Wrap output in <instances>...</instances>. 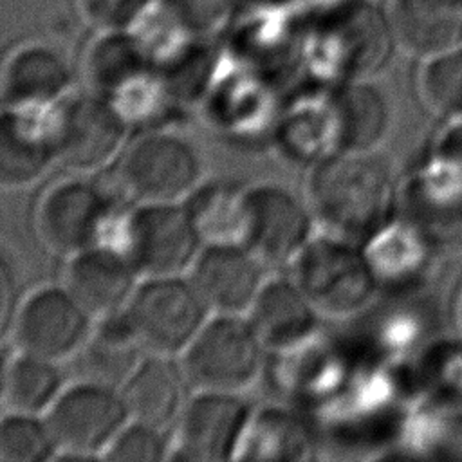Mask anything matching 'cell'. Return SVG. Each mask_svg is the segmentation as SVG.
Instances as JSON below:
<instances>
[{
	"label": "cell",
	"mask_w": 462,
	"mask_h": 462,
	"mask_svg": "<svg viewBox=\"0 0 462 462\" xmlns=\"http://www.w3.org/2000/svg\"><path fill=\"white\" fill-rule=\"evenodd\" d=\"M307 202L318 231L365 247L393 220L399 195L390 166L375 150H330L309 173Z\"/></svg>",
	"instance_id": "obj_1"
},
{
	"label": "cell",
	"mask_w": 462,
	"mask_h": 462,
	"mask_svg": "<svg viewBox=\"0 0 462 462\" xmlns=\"http://www.w3.org/2000/svg\"><path fill=\"white\" fill-rule=\"evenodd\" d=\"M289 269L323 319L359 314L381 287L363 245L323 231L310 238Z\"/></svg>",
	"instance_id": "obj_2"
},
{
	"label": "cell",
	"mask_w": 462,
	"mask_h": 462,
	"mask_svg": "<svg viewBox=\"0 0 462 462\" xmlns=\"http://www.w3.org/2000/svg\"><path fill=\"white\" fill-rule=\"evenodd\" d=\"M265 352L245 314H211L179 359L193 392L245 393Z\"/></svg>",
	"instance_id": "obj_3"
},
{
	"label": "cell",
	"mask_w": 462,
	"mask_h": 462,
	"mask_svg": "<svg viewBox=\"0 0 462 462\" xmlns=\"http://www.w3.org/2000/svg\"><path fill=\"white\" fill-rule=\"evenodd\" d=\"M119 229L117 247L139 278L188 274L204 245L182 202L134 204Z\"/></svg>",
	"instance_id": "obj_4"
},
{
	"label": "cell",
	"mask_w": 462,
	"mask_h": 462,
	"mask_svg": "<svg viewBox=\"0 0 462 462\" xmlns=\"http://www.w3.org/2000/svg\"><path fill=\"white\" fill-rule=\"evenodd\" d=\"M125 314L146 352L179 357L211 310L188 274H179L141 278Z\"/></svg>",
	"instance_id": "obj_5"
},
{
	"label": "cell",
	"mask_w": 462,
	"mask_h": 462,
	"mask_svg": "<svg viewBox=\"0 0 462 462\" xmlns=\"http://www.w3.org/2000/svg\"><path fill=\"white\" fill-rule=\"evenodd\" d=\"M117 159V182L134 204L182 202L202 180L199 152L177 134L141 135Z\"/></svg>",
	"instance_id": "obj_6"
},
{
	"label": "cell",
	"mask_w": 462,
	"mask_h": 462,
	"mask_svg": "<svg viewBox=\"0 0 462 462\" xmlns=\"http://www.w3.org/2000/svg\"><path fill=\"white\" fill-rule=\"evenodd\" d=\"M130 419L119 388L76 379L45 413L56 458H101Z\"/></svg>",
	"instance_id": "obj_7"
},
{
	"label": "cell",
	"mask_w": 462,
	"mask_h": 462,
	"mask_svg": "<svg viewBox=\"0 0 462 462\" xmlns=\"http://www.w3.org/2000/svg\"><path fill=\"white\" fill-rule=\"evenodd\" d=\"M126 116L106 97L88 92L65 97L52 110L58 162L76 173H92L121 155L128 139Z\"/></svg>",
	"instance_id": "obj_8"
},
{
	"label": "cell",
	"mask_w": 462,
	"mask_h": 462,
	"mask_svg": "<svg viewBox=\"0 0 462 462\" xmlns=\"http://www.w3.org/2000/svg\"><path fill=\"white\" fill-rule=\"evenodd\" d=\"M94 323L63 283L42 285L20 301L7 332L18 352L63 365L85 345Z\"/></svg>",
	"instance_id": "obj_9"
},
{
	"label": "cell",
	"mask_w": 462,
	"mask_h": 462,
	"mask_svg": "<svg viewBox=\"0 0 462 462\" xmlns=\"http://www.w3.org/2000/svg\"><path fill=\"white\" fill-rule=\"evenodd\" d=\"M305 200L280 184L247 186L242 244L269 269L289 267L318 233Z\"/></svg>",
	"instance_id": "obj_10"
},
{
	"label": "cell",
	"mask_w": 462,
	"mask_h": 462,
	"mask_svg": "<svg viewBox=\"0 0 462 462\" xmlns=\"http://www.w3.org/2000/svg\"><path fill=\"white\" fill-rule=\"evenodd\" d=\"M254 410L245 393L193 392L171 437V457L220 462L238 457Z\"/></svg>",
	"instance_id": "obj_11"
},
{
	"label": "cell",
	"mask_w": 462,
	"mask_h": 462,
	"mask_svg": "<svg viewBox=\"0 0 462 462\" xmlns=\"http://www.w3.org/2000/svg\"><path fill=\"white\" fill-rule=\"evenodd\" d=\"M112 200L96 182L70 177L52 184L36 208V231L47 249L72 256L103 244Z\"/></svg>",
	"instance_id": "obj_12"
},
{
	"label": "cell",
	"mask_w": 462,
	"mask_h": 462,
	"mask_svg": "<svg viewBox=\"0 0 462 462\" xmlns=\"http://www.w3.org/2000/svg\"><path fill=\"white\" fill-rule=\"evenodd\" d=\"M269 267L240 242L204 244L188 278L211 314H245L267 282Z\"/></svg>",
	"instance_id": "obj_13"
},
{
	"label": "cell",
	"mask_w": 462,
	"mask_h": 462,
	"mask_svg": "<svg viewBox=\"0 0 462 462\" xmlns=\"http://www.w3.org/2000/svg\"><path fill=\"white\" fill-rule=\"evenodd\" d=\"M404 217L439 249L462 245V173L430 153L402 193Z\"/></svg>",
	"instance_id": "obj_14"
},
{
	"label": "cell",
	"mask_w": 462,
	"mask_h": 462,
	"mask_svg": "<svg viewBox=\"0 0 462 462\" xmlns=\"http://www.w3.org/2000/svg\"><path fill=\"white\" fill-rule=\"evenodd\" d=\"M126 254L110 244H96L67 258L63 285L94 318L123 312L139 283Z\"/></svg>",
	"instance_id": "obj_15"
},
{
	"label": "cell",
	"mask_w": 462,
	"mask_h": 462,
	"mask_svg": "<svg viewBox=\"0 0 462 462\" xmlns=\"http://www.w3.org/2000/svg\"><path fill=\"white\" fill-rule=\"evenodd\" d=\"M130 419L173 433L193 388L175 356L146 352L119 388Z\"/></svg>",
	"instance_id": "obj_16"
},
{
	"label": "cell",
	"mask_w": 462,
	"mask_h": 462,
	"mask_svg": "<svg viewBox=\"0 0 462 462\" xmlns=\"http://www.w3.org/2000/svg\"><path fill=\"white\" fill-rule=\"evenodd\" d=\"M245 318L267 352L303 346L316 336L323 319L291 274L269 276Z\"/></svg>",
	"instance_id": "obj_17"
},
{
	"label": "cell",
	"mask_w": 462,
	"mask_h": 462,
	"mask_svg": "<svg viewBox=\"0 0 462 462\" xmlns=\"http://www.w3.org/2000/svg\"><path fill=\"white\" fill-rule=\"evenodd\" d=\"M56 108V106H54ZM4 108L0 123V184L20 189L36 182L54 162L52 110Z\"/></svg>",
	"instance_id": "obj_18"
},
{
	"label": "cell",
	"mask_w": 462,
	"mask_h": 462,
	"mask_svg": "<svg viewBox=\"0 0 462 462\" xmlns=\"http://www.w3.org/2000/svg\"><path fill=\"white\" fill-rule=\"evenodd\" d=\"M386 20L395 47L410 58L462 47V0H390Z\"/></svg>",
	"instance_id": "obj_19"
},
{
	"label": "cell",
	"mask_w": 462,
	"mask_h": 462,
	"mask_svg": "<svg viewBox=\"0 0 462 462\" xmlns=\"http://www.w3.org/2000/svg\"><path fill=\"white\" fill-rule=\"evenodd\" d=\"M70 90V70L45 47H25L7 60L2 76L4 108L51 110Z\"/></svg>",
	"instance_id": "obj_20"
},
{
	"label": "cell",
	"mask_w": 462,
	"mask_h": 462,
	"mask_svg": "<svg viewBox=\"0 0 462 462\" xmlns=\"http://www.w3.org/2000/svg\"><path fill=\"white\" fill-rule=\"evenodd\" d=\"M390 110L368 79H346L330 99L332 150L374 152L384 139Z\"/></svg>",
	"instance_id": "obj_21"
},
{
	"label": "cell",
	"mask_w": 462,
	"mask_h": 462,
	"mask_svg": "<svg viewBox=\"0 0 462 462\" xmlns=\"http://www.w3.org/2000/svg\"><path fill=\"white\" fill-rule=\"evenodd\" d=\"M365 251L379 285L404 289L431 276L439 247L406 218H393L365 245Z\"/></svg>",
	"instance_id": "obj_22"
},
{
	"label": "cell",
	"mask_w": 462,
	"mask_h": 462,
	"mask_svg": "<svg viewBox=\"0 0 462 462\" xmlns=\"http://www.w3.org/2000/svg\"><path fill=\"white\" fill-rule=\"evenodd\" d=\"M144 354L123 310L96 319L88 339L70 361L78 366V379L121 388Z\"/></svg>",
	"instance_id": "obj_23"
},
{
	"label": "cell",
	"mask_w": 462,
	"mask_h": 462,
	"mask_svg": "<svg viewBox=\"0 0 462 462\" xmlns=\"http://www.w3.org/2000/svg\"><path fill=\"white\" fill-rule=\"evenodd\" d=\"M247 186L235 180H200L182 200L204 244L240 242Z\"/></svg>",
	"instance_id": "obj_24"
},
{
	"label": "cell",
	"mask_w": 462,
	"mask_h": 462,
	"mask_svg": "<svg viewBox=\"0 0 462 462\" xmlns=\"http://www.w3.org/2000/svg\"><path fill=\"white\" fill-rule=\"evenodd\" d=\"M67 386L61 363L18 352L4 368V404L9 411L45 415Z\"/></svg>",
	"instance_id": "obj_25"
},
{
	"label": "cell",
	"mask_w": 462,
	"mask_h": 462,
	"mask_svg": "<svg viewBox=\"0 0 462 462\" xmlns=\"http://www.w3.org/2000/svg\"><path fill=\"white\" fill-rule=\"evenodd\" d=\"M245 448L249 451L242 457L298 460L309 455L310 442L305 426L298 417L273 408L254 411L240 451Z\"/></svg>",
	"instance_id": "obj_26"
},
{
	"label": "cell",
	"mask_w": 462,
	"mask_h": 462,
	"mask_svg": "<svg viewBox=\"0 0 462 462\" xmlns=\"http://www.w3.org/2000/svg\"><path fill=\"white\" fill-rule=\"evenodd\" d=\"M417 94L431 116L448 123L462 119V47L422 61Z\"/></svg>",
	"instance_id": "obj_27"
},
{
	"label": "cell",
	"mask_w": 462,
	"mask_h": 462,
	"mask_svg": "<svg viewBox=\"0 0 462 462\" xmlns=\"http://www.w3.org/2000/svg\"><path fill=\"white\" fill-rule=\"evenodd\" d=\"M58 457L45 415L5 410L0 422L2 462H45Z\"/></svg>",
	"instance_id": "obj_28"
},
{
	"label": "cell",
	"mask_w": 462,
	"mask_h": 462,
	"mask_svg": "<svg viewBox=\"0 0 462 462\" xmlns=\"http://www.w3.org/2000/svg\"><path fill=\"white\" fill-rule=\"evenodd\" d=\"M422 395L431 410L462 406V341L435 343L428 352Z\"/></svg>",
	"instance_id": "obj_29"
},
{
	"label": "cell",
	"mask_w": 462,
	"mask_h": 462,
	"mask_svg": "<svg viewBox=\"0 0 462 462\" xmlns=\"http://www.w3.org/2000/svg\"><path fill=\"white\" fill-rule=\"evenodd\" d=\"M171 457V439L146 422L128 419L114 437L101 460H130V462H159Z\"/></svg>",
	"instance_id": "obj_30"
},
{
	"label": "cell",
	"mask_w": 462,
	"mask_h": 462,
	"mask_svg": "<svg viewBox=\"0 0 462 462\" xmlns=\"http://www.w3.org/2000/svg\"><path fill=\"white\" fill-rule=\"evenodd\" d=\"M431 153L451 164L462 173V119L449 121L448 128L437 137Z\"/></svg>",
	"instance_id": "obj_31"
},
{
	"label": "cell",
	"mask_w": 462,
	"mask_h": 462,
	"mask_svg": "<svg viewBox=\"0 0 462 462\" xmlns=\"http://www.w3.org/2000/svg\"><path fill=\"white\" fill-rule=\"evenodd\" d=\"M458 323H460V330H462V298H460V303H458Z\"/></svg>",
	"instance_id": "obj_32"
}]
</instances>
